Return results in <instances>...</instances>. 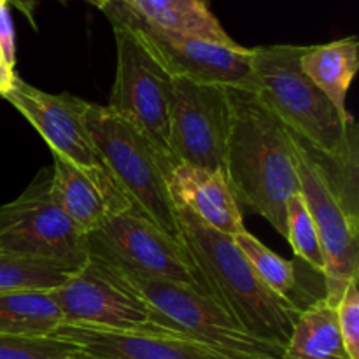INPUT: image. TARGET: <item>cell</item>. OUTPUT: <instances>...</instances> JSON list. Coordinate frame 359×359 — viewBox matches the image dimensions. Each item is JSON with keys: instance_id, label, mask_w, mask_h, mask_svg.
Returning <instances> with one entry per match:
<instances>
[{"instance_id": "6da1fadb", "label": "cell", "mask_w": 359, "mask_h": 359, "mask_svg": "<svg viewBox=\"0 0 359 359\" xmlns=\"http://www.w3.org/2000/svg\"><path fill=\"white\" fill-rule=\"evenodd\" d=\"M224 179L238 205L286 237V207L300 193L294 137L249 88H230Z\"/></svg>"}, {"instance_id": "7a4b0ae2", "label": "cell", "mask_w": 359, "mask_h": 359, "mask_svg": "<svg viewBox=\"0 0 359 359\" xmlns=\"http://www.w3.org/2000/svg\"><path fill=\"white\" fill-rule=\"evenodd\" d=\"M307 46L252 48L255 91L263 105L305 146L342 168H358V130L300 67Z\"/></svg>"}, {"instance_id": "3957f363", "label": "cell", "mask_w": 359, "mask_h": 359, "mask_svg": "<svg viewBox=\"0 0 359 359\" xmlns=\"http://www.w3.org/2000/svg\"><path fill=\"white\" fill-rule=\"evenodd\" d=\"M179 241L191 256L209 297L237 325L286 347L300 312L273 294L228 235L212 230L175 205Z\"/></svg>"}, {"instance_id": "277c9868", "label": "cell", "mask_w": 359, "mask_h": 359, "mask_svg": "<svg viewBox=\"0 0 359 359\" xmlns=\"http://www.w3.org/2000/svg\"><path fill=\"white\" fill-rule=\"evenodd\" d=\"M114 27L116 79L109 107L132 123L174 167L170 107L175 76L121 2L105 7Z\"/></svg>"}, {"instance_id": "5b68a950", "label": "cell", "mask_w": 359, "mask_h": 359, "mask_svg": "<svg viewBox=\"0 0 359 359\" xmlns=\"http://www.w3.org/2000/svg\"><path fill=\"white\" fill-rule=\"evenodd\" d=\"M84 123L109 174L133 210L179 241L177 212L167 186L172 165L163 154L109 105L88 102Z\"/></svg>"}, {"instance_id": "8992f818", "label": "cell", "mask_w": 359, "mask_h": 359, "mask_svg": "<svg viewBox=\"0 0 359 359\" xmlns=\"http://www.w3.org/2000/svg\"><path fill=\"white\" fill-rule=\"evenodd\" d=\"M294 137V135H293ZM300 195L304 196L318 230L325 256V298L332 305L359 277V244L356 202L349 200L340 174H356V168L328 167V161L294 137Z\"/></svg>"}, {"instance_id": "52a82bcc", "label": "cell", "mask_w": 359, "mask_h": 359, "mask_svg": "<svg viewBox=\"0 0 359 359\" xmlns=\"http://www.w3.org/2000/svg\"><path fill=\"white\" fill-rule=\"evenodd\" d=\"M121 273L149 304L163 332L202 344L228 359H284L286 347L249 333L202 291Z\"/></svg>"}, {"instance_id": "ba28073f", "label": "cell", "mask_w": 359, "mask_h": 359, "mask_svg": "<svg viewBox=\"0 0 359 359\" xmlns=\"http://www.w3.org/2000/svg\"><path fill=\"white\" fill-rule=\"evenodd\" d=\"M88 251L130 276L182 284L209 297L182 242L168 237L135 210L116 214L88 235Z\"/></svg>"}, {"instance_id": "9c48e42d", "label": "cell", "mask_w": 359, "mask_h": 359, "mask_svg": "<svg viewBox=\"0 0 359 359\" xmlns=\"http://www.w3.org/2000/svg\"><path fill=\"white\" fill-rule=\"evenodd\" d=\"M0 255L51 259L77 269L88 259V237L53 196L49 168H42L16 200L0 205Z\"/></svg>"}, {"instance_id": "30bf717a", "label": "cell", "mask_w": 359, "mask_h": 359, "mask_svg": "<svg viewBox=\"0 0 359 359\" xmlns=\"http://www.w3.org/2000/svg\"><path fill=\"white\" fill-rule=\"evenodd\" d=\"M63 325L130 333H168L154 321V312L119 270L88 255L77 272L51 291Z\"/></svg>"}, {"instance_id": "8fae6325", "label": "cell", "mask_w": 359, "mask_h": 359, "mask_svg": "<svg viewBox=\"0 0 359 359\" xmlns=\"http://www.w3.org/2000/svg\"><path fill=\"white\" fill-rule=\"evenodd\" d=\"M230 118V88L175 77L170 107L172 163L224 175Z\"/></svg>"}, {"instance_id": "7c38bea8", "label": "cell", "mask_w": 359, "mask_h": 359, "mask_svg": "<svg viewBox=\"0 0 359 359\" xmlns=\"http://www.w3.org/2000/svg\"><path fill=\"white\" fill-rule=\"evenodd\" d=\"M2 98L28 119L55 156L86 170H107L84 123L86 100L69 93H48L18 76Z\"/></svg>"}, {"instance_id": "4fadbf2b", "label": "cell", "mask_w": 359, "mask_h": 359, "mask_svg": "<svg viewBox=\"0 0 359 359\" xmlns=\"http://www.w3.org/2000/svg\"><path fill=\"white\" fill-rule=\"evenodd\" d=\"M132 18L175 77H186L195 83L217 84L224 88L251 86V49L242 48L237 42L221 44L207 39L172 34L144 23L133 14Z\"/></svg>"}, {"instance_id": "5bb4252c", "label": "cell", "mask_w": 359, "mask_h": 359, "mask_svg": "<svg viewBox=\"0 0 359 359\" xmlns=\"http://www.w3.org/2000/svg\"><path fill=\"white\" fill-rule=\"evenodd\" d=\"M51 191L83 235H91L119 212L133 210L107 170H86L53 154Z\"/></svg>"}, {"instance_id": "9a60e30c", "label": "cell", "mask_w": 359, "mask_h": 359, "mask_svg": "<svg viewBox=\"0 0 359 359\" xmlns=\"http://www.w3.org/2000/svg\"><path fill=\"white\" fill-rule=\"evenodd\" d=\"M53 337L72 344L83 359H228L174 333H130L60 325Z\"/></svg>"}, {"instance_id": "2e32d148", "label": "cell", "mask_w": 359, "mask_h": 359, "mask_svg": "<svg viewBox=\"0 0 359 359\" xmlns=\"http://www.w3.org/2000/svg\"><path fill=\"white\" fill-rule=\"evenodd\" d=\"M167 186L174 205L191 212L212 230L231 238L245 231L241 205L221 172L175 163L167 172Z\"/></svg>"}, {"instance_id": "e0dca14e", "label": "cell", "mask_w": 359, "mask_h": 359, "mask_svg": "<svg viewBox=\"0 0 359 359\" xmlns=\"http://www.w3.org/2000/svg\"><path fill=\"white\" fill-rule=\"evenodd\" d=\"M133 16L144 23L172 34L207 39L231 44L217 18L210 13L205 0H119Z\"/></svg>"}, {"instance_id": "ac0fdd59", "label": "cell", "mask_w": 359, "mask_h": 359, "mask_svg": "<svg viewBox=\"0 0 359 359\" xmlns=\"http://www.w3.org/2000/svg\"><path fill=\"white\" fill-rule=\"evenodd\" d=\"M305 76L330 98L342 116H351L346 109L347 91L359 69V42L356 37L340 39L321 46H307L300 58Z\"/></svg>"}, {"instance_id": "d6986e66", "label": "cell", "mask_w": 359, "mask_h": 359, "mask_svg": "<svg viewBox=\"0 0 359 359\" xmlns=\"http://www.w3.org/2000/svg\"><path fill=\"white\" fill-rule=\"evenodd\" d=\"M284 359H351L337 321V307L325 297L298 314Z\"/></svg>"}, {"instance_id": "ffe728a7", "label": "cell", "mask_w": 359, "mask_h": 359, "mask_svg": "<svg viewBox=\"0 0 359 359\" xmlns=\"http://www.w3.org/2000/svg\"><path fill=\"white\" fill-rule=\"evenodd\" d=\"M63 325L48 291L0 293V335H51Z\"/></svg>"}, {"instance_id": "44dd1931", "label": "cell", "mask_w": 359, "mask_h": 359, "mask_svg": "<svg viewBox=\"0 0 359 359\" xmlns=\"http://www.w3.org/2000/svg\"><path fill=\"white\" fill-rule=\"evenodd\" d=\"M235 244L241 249L242 255L252 266L256 276L259 277L263 284L272 291L273 294L297 309L298 312L304 311L302 307V297L298 293V272L297 265L293 262L280 258L279 255L266 248L263 242H259L255 235L248 230L233 237Z\"/></svg>"}, {"instance_id": "7402d4cb", "label": "cell", "mask_w": 359, "mask_h": 359, "mask_svg": "<svg viewBox=\"0 0 359 359\" xmlns=\"http://www.w3.org/2000/svg\"><path fill=\"white\" fill-rule=\"evenodd\" d=\"M77 266L51 259L27 258V256L0 255V293H25V291H51L62 287Z\"/></svg>"}, {"instance_id": "603a6c76", "label": "cell", "mask_w": 359, "mask_h": 359, "mask_svg": "<svg viewBox=\"0 0 359 359\" xmlns=\"http://www.w3.org/2000/svg\"><path fill=\"white\" fill-rule=\"evenodd\" d=\"M284 238L290 242L297 258L302 259L312 272L321 273V276L325 273V256H323L318 230L300 193L291 196L287 202L286 237Z\"/></svg>"}, {"instance_id": "cb8c5ba5", "label": "cell", "mask_w": 359, "mask_h": 359, "mask_svg": "<svg viewBox=\"0 0 359 359\" xmlns=\"http://www.w3.org/2000/svg\"><path fill=\"white\" fill-rule=\"evenodd\" d=\"M0 359H83L72 344L53 335H0Z\"/></svg>"}, {"instance_id": "d4e9b609", "label": "cell", "mask_w": 359, "mask_h": 359, "mask_svg": "<svg viewBox=\"0 0 359 359\" xmlns=\"http://www.w3.org/2000/svg\"><path fill=\"white\" fill-rule=\"evenodd\" d=\"M359 279V277H358ZM353 279L337 302V321L351 359H359V287Z\"/></svg>"}, {"instance_id": "484cf974", "label": "cell", "mask_w": 359, "mask_h": 359, "mask_svg": "<svg viewBox=\"0 0 359 359\" xmlns=\"http://www.w3.org/2000/svg\"><path fill=\"white\" fill-rule=\"evenodd\" d=\"M0 51L4 58L14 69L16 65V42L14 27L9 13V0H0Z\"/></svg>"}, {"instance_id": "4316f807", "label": "cell", "mask_w": 359, "mask_h": 359, "mask_svg": "<svg viewBox=\"0 0 359 359\" xmlns=\"http://www.w3.org/2000/svg\"><path fill=\"white\" fill-rule=\"evenodd\" d=\"M14 77H16V72H14L13 67L6 62L2 51H0V97H2L7 90H9L11 84H13V81H14Z\"/></svg>"}, {"instance_id": "83f0119b", "label": "cell", "mask_w": 359, "mask_h": 359, "mask_svg": "<svg viewBox=\"0 0 359 359\" xmlns=\"http://www.w3.org/2000/svg\"><path fill=\"white\" fill-rule=\"evenodd\" d=\"M35 2H37V0H18V6H16L18 9L23 11V13L27 14V18L32 21V23H34V7H35Z\"/></svg>"}, {"instance_id": "f1b7e54d", "label": "cell", "mask_w": 359, "mask_h": 359, "mask_svg": "<svg viewBox=\"0 0 359 359\" xmlns=\"http://www.w3.org/2000/svg\"><path fill=\"white\" fill-rule=\"evenodd\" d=\"M86 2L93 4V6L100 7V9H105V7H107V4H105V0H86Z\"/></svg>"}, {"instance_id": "f546056e", "label": "cell", "mask_w": 359, "mask_h": 359, "mask_svg": "<svg viewBox=\"0 0 359 359\" xmlns=\"http://www.w3.org/2000/svg\"><path fill=\"white\" fill-rule=\"evenodd\" d=\"M114 2H119V0H105V4H107V6H111V4H114Z\"/></svg>"}, {"instance_id": "4dcf8cb0", "label": "cell", "mask_w": 359, "mask_h": 359, "mask_svg": "<svg viewBox=\"0 0 359 359\" xmlns=\"http://www.w3.org/2000/svg\"><path fill=\"white\" fill-rule=\"evenodd\" d=\"M9 2H13L14 6H18V0H9Z\"/></svg>"}]
</instances>
